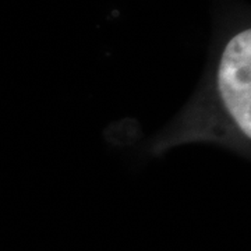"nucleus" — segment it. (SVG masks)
Wrapping results in <instances>:
<instances>
[{
    "label": "nucleus",
    "instance_id": "nucleus-1",
    "mask_svg": "<svg viewBox=\"0 0 251 251\" xmlns=\"http://www.w3.org/2000/svg\"><path fill=\"white\" fill-rule=\"evenodd\" d=\"M214 144L250 159L251 31L234 34L215 69L171 125L148 144V152L162 156L186 144Z\"/></svg>",
    "mask_w": 251,
    "mask_h": 251
}]
</instances>
